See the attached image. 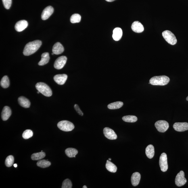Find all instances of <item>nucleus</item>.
Instances as JSON below:
<instances>
[{
  "mask_svg": "<svg viewBox=\"0 0 188 188\" xmlns=\"http://www.w3.org/2000/svg\"><path fill=\"white\" fill-rule=\"evenodd\" d=\"M40 93V92L39 91H38L37 92V93L38 94H39Z\"/></svg>",
  "mask_w": 188,
  "mask_h": 188,
  "instance_id": "nucleus-40",
  "label": "nucleus"
},
{
  "mask_svg": "<svg viewBox=\"0 0 188 188\" xmlns=\"http://www.w3.org/2000/svg\"><path fill=\"white\" fill-rule=\"evenodd\" d=\"M41 57V61L38 63V65L39 66H43L49 62L50 60L49 53L45 52L42 54Z\"/></svg>",
  "mask_w": 188,
  "mask_h": 188,
  "instance_id": "nucleus-22",
  "label": "nucleus"
},
{
  "mask_svg": "<svg viewBox=\"0 0 188 188\" xmlns=\"http://www.w3.org/2000/svg\"><path fill=\"white\" fill-rule=\"evenodd\" d=\"M123 105V103L121 101H117L110 103L108 105V108L110 109H118L122 107Z\"/></svg>",
  "mask_w": 188,
  "mask_h": 188,
  "instance_id": "nucleus-25",
  "label": "nucleus"
},
{
  "mask_svg": "<svg viewBox=\"0 0 188 188\" xmlns=\"http://www.w3.org/2000/svg\"><path fill=\"white\" fill-rule=\"evenodd\" d=\"M28 26V23L26 20L19 21L15 24V29L18 32H22L27 28Z\"/></svg>",
  "mask_w": 188,
  "mask_h": 188,
  "instance_id": "nucleus-13",
  "label": "nucleus"
},
{
  "mask_svg": "<svg viewBox=\"0 0 188 188\" xmlns=\"http://www.w3.org/2000/svg\"><path fill=\"white\" fill-rule=\"evenodd\" d=\"M103 134L105 137L110 140L117 139V135L114 130L109 128H105L103 130Z\"/></svg>",
  "mask_w": 188,
  "mask_h": 188,
  "instance_id": "nucleus-10",
  "label": "nucleus"
},
{
  "mask_svg": "<svg viewBox=\"0 0 188 188\" xmlns=\"http://www.w3.org/2000/svg\"><path fill=\"white\" fill-rule=\"evenodd\" d=\"M36 88L40 93L45 96L49 97L52 95L51 88L47 84L43 82H39L36 84Z\"/></svg>",
  "mask_w": 188,
  "mask_h": 188,
  "instance_id": "nucleus-3",
  "label": "nucleus"
},
{
  "mask_svg": "<svg viewBox=\"0 0 188 188\" xmlns=\"http://www.w3.org/2000/svg\"><path fill=\"white\" fill-rule=\"evenodd\" d=\"M11 114V111L10 108L8 106H5L1 113V118L3 121H6L10 117Z\"/></svg>",
  "mask_w": 188,
  "mask_h": 188,
  "instance_id": "nucleus-17",
  "label": "nucleus"
},
{
  "mask_svg": "<svg viewBox=\"0 0 188 188\" xmlns=\"http://www.w3.org/2000/svg\"><path fill=\"white\" fill-rule=\"evenodd\" d=\"M54 54V53H52V55H53Z\"/></svg>",
  "mask_w": 188,
  "mask_h": 188,
  "instance_id": "nucleus-42",
  "label": "nucleus"
},
{
  "mask_svg": "<svg viewBox=\"0 0 188 188\" xmlns=\"http://www.w3.org/2000/svg\"><path fill=\"white\" fill-rule=\"evenodd\" d=\"M109 161H111V158H109Z\"/></svg>",
  "mask_w": 188,
  "mask_h": 188,
  "instance_id": "nucleus-41",
  "label": "nucleus"
},
{
  "mask_svg": "<svg viewBox=\"0 0 188 188\" xmlns=\"http://www.w3.org/2000/svg\"><path fill=\"white\" fill-rule=\"evenodd\" d=\"M54 12L53 8L50 6L46 7L44 9L41 15L42 20H45L49 18Z\"/></svg>",
  "mask_w": 188,
  "mask_h": 188,
  "instance_id": "nucleus-12",
  "label": "nucleus"
},
{
  "mask_svg": "<svg viewBox=\"0 0 188 188\" xmlns=\"http://www.w3.org/2000/svg\"><path fill=\"white\" fill-rule=\"evenodd\" d=\"M141 178V175L139 172H134L132 174L131 177L132 184L134 187H136L139 184Z\"/></svg>",
  "mask_w": 188,
  "mask_h": 188,
  "instance_id": "nucleus-18",
  "label": "nucleus"
},
{
  "mask_svg": "<svg viewBox=\"0 0 188 188\" xmlns=\"http://www.w3.org/2000/svg\"><path fill=\"white\" fill-rule=\"evenodd\" d=\"M123 34L122 30L120 28H115L113 31V38L115 41H118L121 38Z\"/></svg>",
  "mask_w": 188,
  "mask_h": 188,
  "instance_id": "nucleus-19",
  "label": "nucleus"
},
{
  "mask_svg": "<svg viewBox=\"0 0 188 188\" xmlns=\"http://www.w3.org/2000/svg\"><path fill=\"white\" fill-rule=\"evenodd\" d=\"M18 101L19 104L21 106L24 108H28L30 107V101L28 99L24 97H19Z\"/></svg>",
  "mask_w": 188,
  "mask_h": 188,
  "instance_id": "nucleus-20",
  "label": "nucleus"
},
{
  "mask_svg": "<svg viewBox=\"0 0 188 188\" xmlns=\"http://www.w3.org/2000/svg\"><path fill=\"white\" fill-rule=\"evenodd\" d=\"M105 167L108 171L112 173H115L117 171V166L113 163L108 160L107 161Z\"/></svg>",
  "mask_w": 188,
  "mask_h": 188,
  "instance_id": "nucleus-24",
  "label": "nucleus"
},
{
  "mask_svg": "<svg viewBox=\"0 0 188 188\" xmlns=\"http://www.w3.org/2000/svg\"><path fill=\"white\" fill-rule=\"evenodd\" d=\"M122 120L124 122L134 123L136 122L138 120L137 117L133 116H124L122 118Z\"/></svg>",
  "mask_w": 188,
  "mask_h": 188,
  "instance_id": "nucleus-29",
  "label": "nucleus"
},
{
  "mask_svg": "<svg viewBox=\"0 0 188 188\" xmlns=\"http://www.w3.org/2000/svg\"><path fill=\"white\" fill-rule=\"evenodd\" d=\"M4 6L6 9L10 8L11 4V0H2Z\"/></svg>",
  "mask_w": 188,
  "mask_h": 188,
  "instance_id": "nucleus-34",
  "label": "nucleus"
},
{
  "mask_svg": "<svg viewBox=\"0 0 188 188\" xmlns=\"http://www.w3.org/2000/svg\"><path fill=\"white\" fill-rule=\"evenodd\" d=\"M14 162V158L12 155H9L6 159L5 165L8 167H9L13 165Z\"/></svg>",
  "mask_w": 188,
  "mask_h": 188,
  "instance_id": "nucleus-31",
  "label": "nucleus"
},
{
  "mask_svg": "<svg viewBox=\"0 0 188 188\" xmlns=\"http://www.w3.org/2000/svg\"><path fill=\"white\" fill-rule=\"evenodd\" d=\"M170 81L168 77L165 75L155 76L151 77L149 83L153 85L164 86L167 85Z\"/></svg>",
  "mask_w": 188,
  "mask_h": 188,
  "instance_id": "nucleus-2",
  "label": "nucleus"
},
{
  "mask_svg": "<svg viewBox=\"0 0 188 188\" xmlns=\"http://www.w3.org/2000/svg\"><path fill=\"white\" fill-rule=\"evenodd\" d=\"M42 44V42L38 40L29 42L25 47L23 54L25 56L33 54L39 49Z\"/></svg>",
  "mask_w": 188,
  "mask_h": 188,
  "instance_id": "nucleus-1",
  "label": "nucleus"
},
{
  "mask_svg": "<svg viewBox=\"0 0 188 188\" xmlns=\"http://www.w3.org/2000/svg\"><path fill=\"white\" fill-rule=\"evenodd\" d=\"M146 154L149 159H151L154 157L155 154L154 148L152 145H149L146 149Z\"/></svg>",
  "mask_w": 188,
  "mask_h": 188,
  "instance_id": "nucleus-21",
  "label": "nucleus"
},
{
  "mask_svg": "<svg viewBox=\"0 0 188 188\" xmlns=\"http://www.w3.org/2000/svg\"><path fill=\"white\" fill-rule=\"evenodd\" d=\"M105 1L108 2H112L116 1V0H105Z\"/></svg>",
  "mask_w": 188,
  "mask_h": 188,
  "instance_id": "nucleus-36",
  "label": "nucleus"
},
{
  "mask_svg": "<svg viewBox=\"0 0 188 188\" xmlns=\"http://www.w3.org/2000/svg\"><path fill=\"white\" fill-rule=\"evenodd\" d=\"M162 36L169 44L171 45L176 44L177 39L174 34L169 30L164 31L162 32Z\"/></svg>",
  "mask_w": 188,
  "mask_h": 188,
  "instance_id": "nucleus-5",
  "label": "nucleus"
},
{
  "mask_svg": "<svg viewBox=\"0 0 188 188\" xmlns=\"http://www.w3.org/2000/svg\"><path fill=\"white\" fill-rule=\"evenodd\" d=\"M57 126L59 129L66 132L72 131L75 128L74 125L72 123L66 120L59 122L57 124Z\"/></svg>",
  "mask_w": 188,
  "mask_h": 188,
  "instance_id": "nucleus-4",
  "label": "nucleus"
},
{
  "mask_svg": "<svg viewBox=\"0 0 188 188\" xmlns=\"http://www.w3.org/2000/svg\"><path fill=\"white\" fill-rule=\"evenodd\" d=\"M187 182V180L185 177L184 172L183 171H181L176 176L175 184L178 187H181L184 185Z\"/></svg>",
  "mask_w": 188,
  "mask_h": 188,
  "instance_id": "nucleus-7",
  "label": "nucleus"
},
{
  "mask_svg": "<svg viewBox=\"0 0 188 188\" xmlns=\"http://www.w3.org/2000/svg\"><path fill=\"white\" fill-rule=\"evenodd\" d=\"M83 188H87V186L84 185L83 186Z\"/></svg>",
  "mask_w": 188,
  "mask_h": 188,
  "instance_id": "nucleus-38",
  "label": "nucleus"
},
{
  "mask_svg": "<svg viewBox=\"0 0 188 188\" xmlns=\"http://www.w3.org/2000/svg\"><path fill=\"white\" fill-rule=\"evenodd\" d=\"M81 17L80 15L78 14H73L70 17V21L72 24L79 23L81 20Z\"/></svg>",
  "mask_w": 188,
  "mask_h": 188,
  "instance_id": "nucleus-30",
  "label": "nucleus"
},
{
  "mask_svg": "<svg viewBox=\"0 0 188 188\" xmlns=\"http://www.w3.org/2000/svg\"><path fill=\"white\" fill-rule=\"evenodd\" d=\"M51 165L50 162L45 160H40L37 163V165L38 166L43 168L48 167Z\"/></svg>",
  "mask_w": 188,
  "mask_h": 188,
  "instance_id": "nucleus-27",
  "label": "nucleus"
},
{
  "mask_svg": "<svg viewBox=\"0 0 188 188\" xmlns=\"http://www.w3.org/2000/svg\"><path fill=\"white\" fill-rule=\"evenodd\" d=\"M131 29L134 32L136 33H141L144 31L143 24L138 21H136L133 23L132 24Z\"/></svg>",
  "mask_w": 188,
  "mask_h": 188,
  "instance_id": "nucleus-15",
  "label": "nucleus"
},
{
  "mask_svg": "<svg viewBox=\"0 0 188 188\" xmlns=\"http://www.w3.org/2000/svg\"><path fill=\"white\" fill-rule=\"evenodd\" d=\"M33 135V132L31 130H26L23 132L22 137L25 139H27L31 138Z\"/></svg>",
  "mask_w": 188,
  "mask_h": 188,
  "instance_id": "nucleus-32",
  "label": "nucleus"
},
{
  "mask_svg": "<svg viewBox=\"0 0 188 188\" xmlns=\"http://www.w3.org/2000/svg\"><path fill=\"white\" fill-rule=\"evenodd\" d=\"M1 85L4 89L8 88L9 85V81L7 76H5L2 78L1 81Z\"/></svg>",
  "mask_w": 188,
  "mask_h": 188,
  "instance_id": "nucleus-28",
  "label": "nucleus"
},
{
  "mask_svg": "<svg viewBox=\"0 0 188 188\" xmlns=\"http://www.w3.org/2000/svg\"><path fill=\"white\" fill-rule=\"evenodd\" d=\"M187 99V100L188 101V96H187V99Z\"/></svg>",
  "mask_w": 188,
  "mask_h": 188,
  "instance_id": "nucleus-39",
  "label": "nucleus"
},
{
  "mask_svg": "<svg viewBox=\"0 0 188 188\" xmlns=\"http://www.w3.org/2000/svg\"><path fill=\"white\" fill-rule=\"evenodd\" d=\"M155 127L159 132H165L169 128V124L168 123L164 120L158 121L155 124Z\"/></svg>",
  "mask_w": 188,
  "mask_h": 188,
  "instance_id": "nucleus-6",
  "label": "nucleus"
},
{
  "mask_svg": "<svg viewBox=\"0 0 188 188\" xmlns=\"http://www.w3.org/2000/svg\"><path fill=\"white\" fill-rule=\"evenodd\" d=\"M74 108L76 111V112L78 113V114L80 115V116H83V113L82 112V111L80 110L79 106L75 104L74 105Z\"/></svg>",
  "mask_w": 188,
  "mask_h": 188,
  "instance_id": "nucleus-35",
  "label": "nucleus"
},
{
  "mask_svg": "<svg viewBox=\"0 0 188 188\" xmlns=\"http://www.w3.org/2000/svg\"><path fill=\"white\" fill-rule=\"evenodd\" d=\"M65 153L69 158H75L76 155L78 154V151L76 149L72 148H69L65 150Z\"/></svg>",
  "mask_w": 188,
  "mask_h": 188,
  "instance_id": "nucleus-23",
  "label": "nucleus"
},
{
  "mask_svg": "<svg viewBox=\"0 0 188 188\" xmlns=\"http://www.w3.org/2000/svg\"><path fill=\"white\" fill-rule=\"evenodd\" d=\"M68 76L66 74H57L54 77V80L56 83L60 85H62L66 82Z\"/></svg>",
  "mask_w": 188,
  "mask_h": 188,
  "instance_id": "nucleus-14",
  "label": "nucleus"
},
{
  "mask_svg": "<svg viewBox=\"0 0 188 188\" xmlns=\"http://www.w3.org/2000/svg\"><path fill=\"white\" fill-rule=\"evenodd\" d=\"M72 184L70 180L67 179L64 180L62 183V188H72Z\"/></svg>",
  "mask_w": 188,
  "mask_h": 188,
  "instance_id": "nucleus-33",
  "label": "nucleus"
},
{
  "mask_svg": "<svg viewBox=\"0 0 188 188\" xmlns=\"http://www.w3.org/2000/svg\"><path fill=\"white\" fill-rule=\"evenodd\" d=\"M64 48L63 46L60 43L57 42L53 45L52 48V52L54 54L59 55L64 52Z\"/></svg>",
  "mask_w": 188,
  "mask_h": 188,
  "instance_id": "nucleus-16",
  "label": "nucleus"
},
{
  "mask_svg": "<svg viewBox=\"0 0 188 188\" xmlns=\"http://www.w3.org/2000/svg\"><path fill=\"white\" fill-rule=\"evenodd\" d=\"M14 167L17 168V164H14Z\"/></svg>",
  "mask_w": 188,
  "mask_h": 188,
  "instance_id": "nucleus-37",
  "label": "nucleus"
},
{
  "mask_svg": "<svg viewBox=\"0 0 188 188\" xmlns=\"http://www.w3.org/2000/svg\"><path fill=\"white\" fill-rule=\"evenodd\" d=\"M159 165L161 170L163 172H166L168 169L167 157L166 153H164L161 155L159 160Z\"/></svg>",
  "mask_w": 188,
  "mask_h": 188,
  "instance_id": "nucleus-8",
  "label": "nucleus"
},
{
  "mask_svg": "<svg viewBox=\"0 0 188 188\" xmlns=\"http://www.w3.org/2000/svg\"><path fill=\"white\" fill-rule=\"evenodd\" d=\"M67 61V57L66 56H62L57 58L55 61L54 66L57 70H61L64 67Z\"/></svg>",
  "mask_w": 188,
  "mask_h": 188,
  "instance_id": "nucleus-9",
  "label": "nucleus"
},
{
  "mask_svg": "<svg viewBox=\"0 0 188 188\" xmlns=\"http://www.w3.org/2000/svg\"><path fill=\"white\" fill-rule=\"evenodd\" d=\"M45 156V153L41 151V152L34 153L32 155L31 159L33 160H39L43 159Z\"/></svg>",
  "mask_w": 188,
  "mask_h": 188,
  "instance_id": "nucleus-26",
  "label": "nucleus"
},
{
  "mask_svg": "<svg viewBox=\"0 0 188 188\" xmlns=\"http://www.w3.org/2000/svg\"><path fill=\"white\" fill-rule=\"evenodd\" d=\"M173 128L178 132H183L188 130V123L187 122H176L174 123Z\"/></svg>",
  "mask_w": 188,
  "mask_h": 188,
  "instance_id": "nucleus-11",
  "label": "nucleus"
}]
</instances>
